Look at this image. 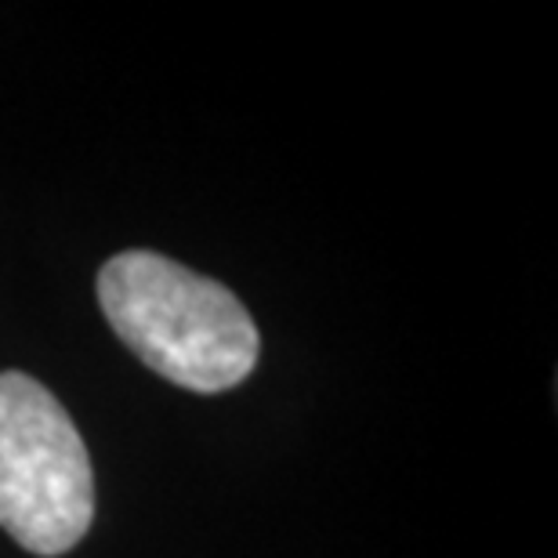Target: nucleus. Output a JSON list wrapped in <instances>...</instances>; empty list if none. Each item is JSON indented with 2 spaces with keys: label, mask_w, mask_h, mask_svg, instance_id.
I'll return each mask as SVG.
<instances>
[{
  "label": "nucleus",
  "mask_w": 558,
  "mask_h": 558,
  "mask_svg": "<svg viewBox=\"0 0 558 558\" xmlns=\"http://www.w3.org/2000/svg\"><path fill=\"white\" fill-rule=\"evenodd\" d=\"M98 305L138 360L189 392H226L258 363V327L229 287L153 251H124L98 272Z\"/></svg>",
  "instance_id": "f257e3e1"
},
{
  "label": "nucleus",
  "mask_w": 558,
  "mask_h": 558,
  "mask_svg": "<svg viewBox=\"0 0 558 558\" xmlns=\"http://www.w3.org/2000/svg\"><path fill=\"white\" fill-rule=\"evenodd\" d=\"M95 519V475L76 424L29 374H0V526L33 555H62Z\"/></svg>",
  "instance_id": "f03ea898"
}]
</instances>
